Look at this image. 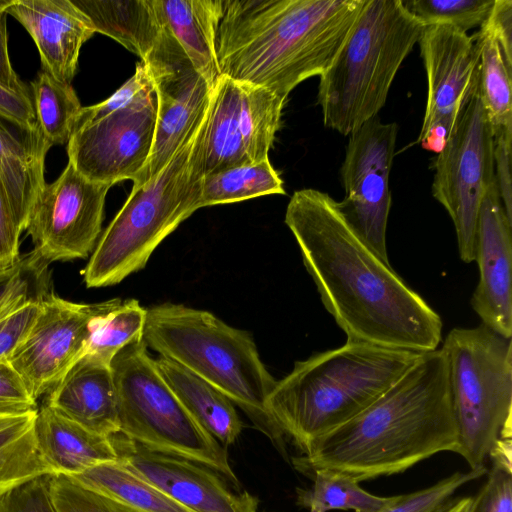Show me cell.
Masks as SVG:
<instances>
[{"instance_id":"7c38bea8","label":"cell","mask_w":512,"mask_h":512,"mask_svg":"<svg viewBox=\"0 0 512 512\" xmlns=\"http://www.w3.org/2000/svg\"><path fill=\"white\" fill-rule=\"evenodd\" d=\"M398 126L373 117L349 134L341 179L345 197L338 202L348 224L384 262L389 263L386 228L391 207L389 176Z\"/></svg>"},{"instance_id":"9a60e30c","label":"cell","mask_w":512,"mask_h":512,"mask_svg":"<svg viewBox=\"0 0 512 512\" xmlns=\"http://www.w3.org/2000/svg\"><path fill=\"white\" fill-rule=\"evenodd\" d=\"M118 298L74 303L51 292L25 339L9 359L34 400L48 393L88 347L95 319Z\"/></svg>"},{"instance_id":"4fadbf2b","label":"cell","mask_w":512,"mask_h":512,"mask_svg":"<svg viewBox=\"0 0 512 512\" xmlns=\"http://www.w3.org/2000/svg\"><path fill=\"white\" fill-rule=\"evenodd\" d=\"M110 185L81 175L68 161L60 176L45 184L26 225L34 251L47 263L86 258L100 236Z\"/></svg>"},{"instance_id":"7bdbcfd3","label":"cell","mask_w":512,"mask_h":512,"mask_svg":"<svg viewBox=\"0 0 512 512\" xmlns=\"http://www.w3.org/2000/svg\"><path fill=\"white\" fill-rule=\"evenodd\" d=\"M494 177L500 200L508 219L512 222V134L493 136Z\"/></svg>"},{"instance_id":"484cf974","label":"cell","mask_w":512,"mask_h":512,"mask_svg":"<svg viewBox=\"0 0 512 512\" xmlns=\"http://www.w3.org/2000/svg\"><path fill=\"white\" fill-rule=\"evenodd\" d=\"M157 369L189 414L223 446L233 444L243 424L233 402L182 365L160 356Z\"/></svg>"},{"instance_id":"e575fe53","label":"cell","mask_w":512,"mask_h":512,"mask_svg":"<svg viewBox=\"0 0 512 512\" xmlns=\"http://www.w3.org/2000/svg\"><path fill=\"white\" fill-rule=\"evenodd\" d=\"M425 27L449 25L467 33L487 20L495 0H403Z\"/></svg>"},{"instance_id":"277c9868","label":"cell","mask_w":512,"mask_h":512,"mask_svg":"<svg viewBox=\"0 0 512 512\" xmlns=\"http://www.w3.org/2000/svg\"><path fill=\"white\" fill-rule=\"evenodd\" d=\"M423 352L347 341L295 363L276 382L268 410L286 442L306 455L389 389Z\"/></svg>"},{"instance_id":"30bf717a","label":"cell","mask_w":512,"mask_h":512,"mask_svg":"<svg viewBox=\"0 0 512 512\" xmlns=\"http://www.w3.org/2000/svg\"><path fill=\"white\" fill-rule=\"evenodd\" d=\"M432 181L433 197L454 224L460 258H475L479 209L487 187L495 181L493 132L478 86L462 110L443 150L437 154Z\"/></svg>"},{"instance_id":"4dcf8cb0","label":"cell","mask_w":512,"mask_h":512,"mask_svg":"<svg viewBox=\"0 0 512 512\" xmlns=\"http://www.w3.org/2000/svg\"><path fill=\"white\" fill-rule=\"evenodd\" d=\"M31 97L42 138L50 147L67 146L82 109L72 84L41 70L31 82Z\"/></svg>"},{"instance_id":"8992f818","label":"cell","mask_w":512,"mask_h":512,"mask_svg":"<svg viewBox=\"0 0 512 512\" xmlns=\"http://www.w3.org/2000/svg\"><path fill=\"white\" fill-rule=\"evenodd\" d=\"M424 29L403 0H366L333 61L319 76L317 100L324 125L348 136L378 116Z\"/></svg>"},{"instance_id":"5b68a950","label":"cell","mask_w":512,"mask_h":512,"mask_svg":"<svg viewBox=\"0 0 512 512\" xmlns=\"http://www.w3.org/2000/svg\"><path fill=\"white\" fill-rule=\"evenodd\" d=\"M143 340L160 356L190 370L225 394L288 460L287 442L267 400L277 380L251 335L208 311L164 303L147 309Z\"/></svg>"},{"instance_id":"8fae6325","label":"cell","mask_w":512,"mask_h":512,"mask_svg":"<svg viewBox=\"0 0 512 512\" xmlns=\"http://www.w3.org/2000/svg\"><path fill=\"white\" fill-rule=\"evenodd\" d=\"M285 101L221 75L212 88L203 135L204 175L269 159Z\"/></svg>"},{"instance_id":"836d02e7","label":"cell","mask_w":512,"mask_h":512,"mask_svg":"<svg viewBox=\"0 0 512 512\" xmlns=\"http://www.w3.org/2000/svg\"><path fill=\"white\" fill-rule=\"evenodd\" d=\"M48 265L32 250L20 255L13 266L0 269V320L52 292Z\"/></svg>"},{"instance_id":"f35d334b","label":"cell","mask_w":512,"mask_h":512,"mask_svg":"<svg viewBox=\"0 0 512 512\" xmlns=\"http://www.w3.org/2000/svg\"><path fill=\"white\" fill-rule=\"evenodd\" d=\"M487 481L473 497L471 512H512V468L493 463Z\"/></svg>"},{"instance_id":"8d00e7d4","label":"cell","mask_w":512,"mask_h":512,"mask_svg":"<svg viewBox=\"0 0 512 512\" xmlns=\"http://www.w3.org/2000/svg\"><path fill=\"white\" fill-rule=\"evenodd\" d=\"M486 467L455 472L435 484L409 494L396 495L395 499L377 512H435L466 483L487 473Z\"/></svg>"},{"instance_id":"7dc6e473","label":"cell","mask_w":512,"mask_h":512,"mask_svg":"<svg viewBox=\"0 0 512 512\" xmlns=\"http://www.w3.org/2000/svg\"><path fill=\"white\" fill-rule=\"evenodd\" d=\"M485 22L497 38L507 57L512 59V1L495 0Z\"/></svg>"},{"instance_id":"cb8c5ba5","label":"cell","mask_w":512,"mask_h":512,"mask_svg":"<svg viewBox=\"0 0 512 512\" xmlns=\"http://www.w3.org/2000/svg\"><path fill=\"white\" fill-rule=\"evenodd\" d=\"M158 13L194 69L213 88L220 77L216 39L223 0H154Z\"/></svg>"},{"instance_id":"ba28073f","label":"cell","mask_w":512,"mask_h":512,"mask_svg":"<svg viewBox=\"0 0 512 512\" xmlns=\"http://www.w3.org/2000/svg\"><path fill=\"white\" fill-rule=\"evenodd\" d=\"M147 348L143 339L131 343L110 363L119 432L147 449L204 465L239 487L227 450L178 400Z\"/></svg>"},{"instance_id":"6da1fadb","label":"cell","mask_w":512,"mask_h":512,"mask_svg":"<svg viewBox=\"0 0 512 512\" xmlns=\"http://www.w3.org/2000/svg\"><path fill=\"white\" fill-rule=\"evenodd\" d=\"M285 223L347 341L415 352L438 348L440 316L361 240L329 194L295 191Z\"/></svg>"},{"instance_id":"b9f144b4","label":"cell","mask_w":512,"mask_h":512,"mask_svg":"<svg viewBox=\"0 0 512 512\" xmlns=\"http://www.w3.org/2000/svg\"><path fill=\"white\" fill-rule=\"evenodd\" d=\"M40 302H30L0 320V361H9L25 339L40 311Z\"/></svg>"},{"instance_id":"3957f363","label":"cell","mask_w":512,"mask_h":512,"mask_svg":"<svg viewBox=\"0 0 512 512\" xmlns=\"http://www.w3.org/2000/svg\"><path fill=\"white\" fill-rule=\"evenodd\" d=\"M366 0H223L220 76L286 100L331 64Z\"/></svg>"},{"instance_id":"9c48e42d","label":"cell","mask_w":512,"mask_h":512,"mask_svg":"<svg viewBox=\"0 0 512 512\" xmlns=\"http://www.w3.org/2000/svg\"><path fill=\"white\" fill-rule=\"evenodd\" d=\"M457 423L459 455L483 468L494 444L512 434V339L484 324L455 328L442 345Z\"/></svg>"},{"instance_id":"d590c367","label":"cell","mask_w":512,"mask_h":512,"mask_svg":"<svg viewBox=\"0 0 512 512\" xmlns=\"http://www.w3.org/2000/svg\"><path fill=\"white\" fill-rule=\"evenodd\" d=\"M50 498L55 512H133L119 502L81 485L73 478L47 476Z\"/></svg>"},{"instance_id":"bcb514c9","label":"cell","mask_w":512,"mask_h":512,"mask_svg":"<svg viewBox=\"0 0 512 512\" xmlns=\"http://www.w3.org/2000/svg\"><path fill=\"white\" fill-rule=\"evenodd\" d=\"M7 16L4 10V0H0V86L25 96H31V92L20 80L14 71L8 51Z\"/></svg>"},{"instance_id":"7402d4cb","label":"cell","mask_w":512,"mask_h":512,"mask_svg":"<svg viewBox=\"0 0 512 512\" xmlns=\"http://www.w3.org/2000/svg\"><path fill=\"white\" fill-rule=\"evenodd\" d=\"M50 148L39 130L26 129L0 115V180L22 232L46 184L45 158Z\"/></svg>"},{"instance_id":"83f0119b","label":"cell","mask_w":512,"mask_h":512,"mask_svg":"<svg viewBox=\"0 0 512 512\" xmlns=\"http://www.w3.org/2000/svg\"><path fill=\"white\" fill-rule=\"evenodd\" d=\"M479 55V95L493 136L512 134V59L486 24L473 35Z\"/></svg>"},{"instance_id":"ffe728a7","label":"cell","mask_w":512,"mask_h":512,"mask_svg":"<svg viewBox=\"0 0 512 512\" xmlns=\"http://www.w3.org/2000/svg\"><path fill=\"white\" fill-rule=\"evenodd\" d=\"M4 10L33 39L42 70L72 84L80 50L96 32L71 0H4Z\"/></svg>"},{"instance_id":"d6986e66","label":"cell","mask_w":512,"mask_h":512,"mask_svg":"<svg viewBox=\"0 0 512 512\" xmlns=\"http://www.w3.org/2000/svg\"><path fill=\"white\" fill-rule=\"evenodd\" d=\"M511 229L494 181L485 191L477 219L474 261L479 282L471 305L482 324L507 338H512Z\"/></svg>"},{"instance_id":"7a4b0ae2","label":"cell","mask_w":512,"mask_h":512,"mask_svg":"<svg viewBox=\"0 0 512 512\" xmlns=\"http://www.w3.org/2000/svg\"><path fill=\"white\" fill-rule=\"evenodd\" d=\"M459 450L448 361L441 347L423 352L372 404L291 461L307 476L327 469L360 483L402 473L437 453Z\"/></svg>"},{"instance_id":"f546056e","label":"cell","mask_w":512,"mask_h":512,"mask_svg":"<svg viewBox=\"0 0 512 512\" xmlns=\"http://www.w3.org/2000/svg\"><path fill=\"white\" fill-rule=\"evenodd\" d=\"M285 193L282 179L266 159L204 175L199 208Z\"/></svg>"},{"instance_id":"44dd1931","label":"cell","mask_w":512,"mask_h":512,"mask_svg":"<svg viewBox=\"0 0 512 512\" xmlns=\"http://www.w3.org/2000/svg\"><path fill=\"white\" fill-rule=\"evenodd\" d=\"M57 413L103 436L119 432L117 395L110 365L88 354L79 358L44 402Z\"/></svg>"},{"instance_id":"f1b7e54d","label":"cell","mask_w":512,"mask_h":512,"mask_svg":"<svg viewBox=\"0 0 512 512\" xmlns=\"http://www.w3.org/2000/svg\"><path fill=\"white\" fill-rule=\"evenodd\" d=\"M37 411L0 416V495L53 474L36 443Z\"/></svg>"},{"instance_id":"74e56055","label":"cell","mask_w":512,"mask_h":512,"mask_svg":"<svg viewBox=\"0 0 512 512\" xmlns=\"http://www.w3.org/2000/svg\"><path fill=\"white\" fill-rule=\"evenodd\" d=\"M155 95L153 77L148 67L141 61L137 63L133 76L109 98L98 104L82 107L74 132L116 110L144 102Z\"/></svg>"},{"instance_id":"1f68e13d","label":"cell","mask_w":512,"mask_h":512,"mask_svg":"<svg viewBox=\"0 0 512 512\" xmlns=\"http://www.w3.org/2000/svg\"><path fill=\"white\" fill-rule=\"evenodd\" d=\"M308 476L313 479V485L310 489L297 490V504L320 512L336 509L377 512L395 499V496L373 495L362 489L358 481L337 471L318 469Z\"/></svg>"},{"instance_id":"2e32d148","label":"cell","mask_w":512,"mask_h":512,"mask_svg":"<svg viewBox=\"0 0 512 512\" xmlns=\"http://www.w3.org/2000/svg\"><path fill=\"white\" fill-rule=\"evenodd\" d=\"M157 117V96L116 110L72 135L68 161L90 181L113 186L142 172L150 156Z\"/></svg>"},{"instance_id":"d4e9b609","label":"cell","mask_w":512,"mask_h":512,"mask_svg":"<svg viewBox=\"0 0 512 512\" xmlns=\"http://www.w3.org/2000/svg\"><path fill=\"white\" fill-rule=\"evenodd\" d=\"M89 19L95 32L104 34L148 60L163 39L166 26L154 0H71Z\"/></svg>"},{"instance_id":"ee69618b","label":"cell","mask_w":512,"mask_h":512,"mask_svg":"<svg viewBox=\"0 0 512 512\" xmlns=\"http://www.w3.org/2000/svg\"><path fill=\"white\" fill-rule=\"evenodd\" d=\"M21 233L0 180V269L9 268L18 261Z\"/></svg>"},{"instance_id":"f6af8a7d","label":"cell","mask_w":512,"mask_h":512,"mask_svg":"<svg viewBox=\"0 0 512 512\" xmlns=\"http://www.w3.org/2000/svg\"><path fill=\"white\" fill-rule=\"evenodd\" d=\"M0 115L29 130H38L32 97L0 86Z\"/></svg>"},{"instance_id":"c3c4849f","label":"cell","mask_w":512,"mask_h":512,"mask_svg":"<svg viewBox=\"0 0 512 512\" xmlns=\"http://www.w3.org/2000/svg\"><path fill=\"white\" fill-rule=\"evenodd\" d=\"M473 497H461L453 500H448L435 512H471Z\"/></svg>"},{"instance_id":"ac0fdd59","label":"cell","mask_w":512,"mask_h":512,"mask_svg":"<svg viewBox=\"0 0 512 512\" xmlns=\"http://www.w3.org/2000/svg\"><path fill=\"white\" fill-rule=\"evenodd\" d=\"M118 461L193 512H257L258 499L236 493L215 471L183 457L147 449L120 432L109 436Z\"/></svg>"},{"instance_id":"4316f807","label":"cell","mask_w":512,"mask_h":512,"mask_svg":"<svg viewBox=\"0 0 512 512\" xmlns=\"http://www.w3.org/2000/svg\"><path fill=\"white\" fill-rule=\"evenodd\" d=\"M69 477L133 512H193L119 461L102 463Z\"/></svg>"},{"instance_id":"d6a6232c","label":"cell","mask_w":512,"mask_h":512,"mask_svg":"<svg viewBox=\"0 0 512 512\" xmlns=\"http://www.w3.org/2000/svg\"><path fill=\"white\" fill-rule=\"evenodd\" d=\"M147 309L136 299L118 301L99 315L85 354L110 365L125 346L143 339Z\"/></svg>"},{"instance_id":"ab89813d","label":"cell","mask_w":512,"mask_h":512,"mask_svg":"<svg viewBox=\"0 0 512 512\" xmlns=\"http://www.w3.org/2000/svg\"><path fill=\"white\" fill-rule=\"evenodd\" d=\"M47 476L36 478L0 495V512H55Z\"/></svg>"},{"instance_id":"5bb4252c","label":"cell","mask_w":512,"mask_h":512,"mask_svg":"<svg viewBox=\"0 0 512 512\" xmlns=\"http://www.w3.org/2000/svg\"><path fill=\"white\" fill-rule=\"evenodd\" d=\"M418 43L428 89L417 143L439 154L478 86L479 55L474 37L449 25L425 27Z\"/></svg>"},{"instance_id":"603a6c76","label":"cell","mask_w":512,"mask_h":512,"mask_svg":"<svg viewBox=\"0 0 512 512\" xmlns=\"http://www.w3.org/2000/svg\"><path fill=\"white\" fill-rule=\"evenodd\" d=\"M38 449L53 474L73 476L118 461L110 437L91 432L43 404L34 422Z\"/></svg>"},{"instance_id":"52a82bcc","label":"cell","mask_w":512,"mask_h":512,"mask_svg":"<svg viewBox=\"0 0 512 512\" xmlns=\"http://www.w3.org/2000/svg\"><path fill=\"white\" fill-rule=\"evenodd\" d=\"M208 108L169 163L132 188L101 234L83 272L88 288L118 284L143 269L158 245L199 209Z\"/></svg>"},{"instance_id":"e0dca14e","label":"cell","mask_w":512,"mask_h":512,"mask_svg":"<svg viewBox=\"0 0 512 512\" xmlns=\"http://www.w3.org/2000/svg\"><path fill=\"white\" fill-rule=\"evenodd\" d=\"M146 66L157 96L156 127L150 156L133 187L148 182L169 163L203 117L212 92L179 44Z\"/></svg>"},{"instance_id":"60d3db41","label":"cell","mask_w":512,"mask_h":512,"mask_svg":"<svg viewBox=\"0 0 512 512\" xmlns=\"http://www.w3.org/2000/svg\"><path fill=\"white\" fill-rule=\"evenodd\" d=\"M36 400L9 361H0V416L36 411Z\"/></svg>"},{"instance_id":"681fc988","label":"cell","mask_w":512,"mask_h":512,"mask_svg":"<svg viewBox=\"0 0 512 512\" xmlns=\"http://www.w3.org/2000/svg\"><path fill=\"white\" fill-rule=\"evenodd\" d=\"M309 512H320V511H318L317 509H314V508H310Z\"/></svg>"}]
</instances>
